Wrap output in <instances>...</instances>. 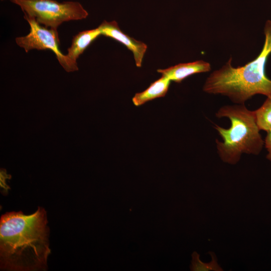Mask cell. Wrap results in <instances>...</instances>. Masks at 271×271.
<instances>
[{"label": "cell", "instance_id": "obj_7", "mask_svg": "<svg viewBox=\"0 0 271 271\" xmlns=\"http://www.w3.org/2000/svg\"><path fill=\"white\" fill-rule=\"evenodd\" d=\"M211 65L203 60L193 62L180 63L165 69H158L157 71L168 78L171 81L180 83L187 77L197 73L209 72Z\"/></svg>", "mask_w": 271, "mask_h": 271}, {"label": "cell", "instance_id": "obj_9", "mask_svg": "<svg viewBox=\"0 0 271 271\" xmlns=\"http://www.w3.org/2000/svg\"><path fill=\"white\" fill-rule=\"evenodd\" d=\"M171 80L164 75L151 84L144 91L137 93L132 99L134 105L140 106L155 98L164 97L167 93Z\"/></svg>", "mask_w": 271, "mask_h": 271}, {"label": "cell", "instance_id": "obj_8", "mask_svg": "<svg viewBox=\"0 0 271 271\" xmlns=\"http://www.w3.org/2000/svg\"><path fill=\"white\" fill-rule=\"evenodd\" d=\"M101 35L98 27L80 32L73 37L71 45L67 49V56L77 62L80 55Z\"/></svg>", "mask_w": 271, "mask_h": 271}, {"label": "cell", "instance_id": "obj_1", "mask_svg": "<svg viewBox=\"0 0 271 271\" xmlns=\"http://www.w3.org/2000/svg\"><path fill=\"white\" fill-rule=\"evenodd\" d=\"M45 210L39 207L30 215L22 212L3 214L0 220L1 270H45L49 248V228Z\"/></svg>", "mask_w": 271, "mask_h": 271}, {"label": "cell", "instance_id": "obj_11", "mask_svg": "<svg viewBox=\"0 0 271 271\" xmlns=\"http://www.w3.org/2000/svg\"><path fill=\"white\" fill-rule=\"evenodd\" d=\"M208 253L211 256V261L205 263L200 259V255L196 251H194L192 254L190 270L192 271H222V268L217 262V258L215 253L212 251H209Z\"/></svg>", "mask_w": 271, "mask_h": 271}, {"label": "cell", "instance_id": "obj_10", "mask_svg": "<svg viewBox=\"0 0 271 271\" xmlns=\"http://www.w3.org/2000/svg\"><path fill=\"white\" fill-rule=\"evenodd\" d=\"M256 123L260 130L271 129V96H267L262 105L254 110Z\"/></svg>", "mask_w": 271, "mask_h": 271}, {"label": "cell", "instance_id": "obj_12", "mask_svg": "<svg viewBox=\"0 0 271 271\" xmlns=\"http://www.w3.org/2000/svg\"><path fill=\"white\" fill-rule=\"evenodd\" d=\"M264 145L267 151L266 158L271 161V129L267 131V135L264 141Z\"/></svg>", "mask_w": 271, "mask_h": 271}, {"label": "cell", "instance_id": "obj_6", "mask_svg": "<svg viewBox=\"0 0 271 271\" xmlns=\"http://www.w3.org/2000/svg\"><path fill=\"white\" fill-rule=\"evenodd\" d=\"M98 27L101 35L118 41L131 51L133 55L137 66H141L145 54L147 49V46L146 44L124 34L120 29L116 21H104Z\"/></svg>", "mask_w": 271, "mask_h": 271}, {"label": "cell", "instance_id": "obj_2", "mask_svg": "<svg viewBox=\"0 0 271 271\" xmlns=\"http://www.w3.org/2000/svg\"><path fill=\"white\" fill-rule=\"evenodd\" d=\"M264 43L261 51L253 60L245 65L234 67L232 58L206 79L203 90L213 94L229 97L234 103L244 104L256 94L271 96V80L265 73L267 58L271 53V21L264 28Z\"/></svg>", "mask_w": 271, "mask_h": 271}, {"label": "cell", "instance_id": "obj_4", "mask_svg": "<svg viewBox=\"0 0 271 271\" xmlns=\"http://www.w3.org/2000/svg\"><path fill=\"white\" fill-rule=\"evenodd\" d=\"M19 6L24 16L55 30L63 23L86 19L88 13L78 2L55 0H9Z\"/></svg>", "mask_w": 271, "mask_h": 271}, {"label": "cell", "instance_id": "obj_5", "mask_svg": "<svg viewBox=\"0 0 271 271\" xmlns=\"http://www.w3.org/2000/svg\"><path fill=\"white\" fill-rule=\"evenodd\" d=\"M24 18L29 23L30 30L27 35L16 38V42L19 47L23 48L26 52L33 49L51 50L55 53L58 62L67 72L78 70L77 62L61 52L57 30L42 26L33 18L26 16H24Z\"/></svg>", "mask_w": 271, "mask_h": 271}, {"label": "cell", "instance_id": "obj_3", "mask_svg": "<svg viewBox=\"0 0 271 271\" xmlns=\"http://www.w3.org/2000/svg\"><path fill=\"white\" fill-rule=\"evenodd\" d=\"M219 118L227 117L231 126L224 128L215 124L214 128L223 140L216 139L217 153L224 162L235 165L242 154L258 155L264 145L256 123L254 111L244 104L225 105L216 113Z\"/></svg>", "mask_w": 271, "mask_h": 271}]
</instances>
